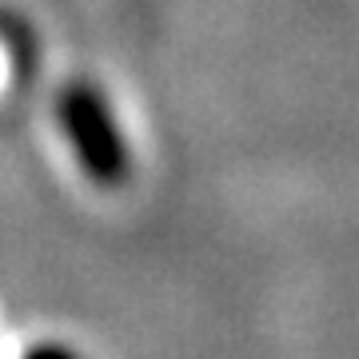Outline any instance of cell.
<instances>
[{
  "label": "cell",
  "mask_w": 359,
  "mask_h": 359,
  "mask_svg": "<svg viewBox=\"0 0 359 359\" xmlns=\"http://www.w3.org/2000/svg\"><path fill=\"white\" fill-rule=\"evenodd\" d=\"M56 120L65 132L68 148L76 156L80 172L96 188H120L128 180V148L116 128V116L92 84H68L56 100Z\"/></svg>",
  "instance_id": "obj_1"
},
{
  "label": "cell",
  "mask_w": 359,
  "mask_h": 359,
  "mask_svg": "<svg viewBox=\"0 0 359 359\" xmlns=\"http://www.w3.org/2000/svg\"><path fill=\"white\" fill-rule=\"evenodd\" d=\"M25 359H80L72 347H60V344H40L32 351H25Z\"/></svg>",
  "instance_id": "obj_2"
}]
</instances>
